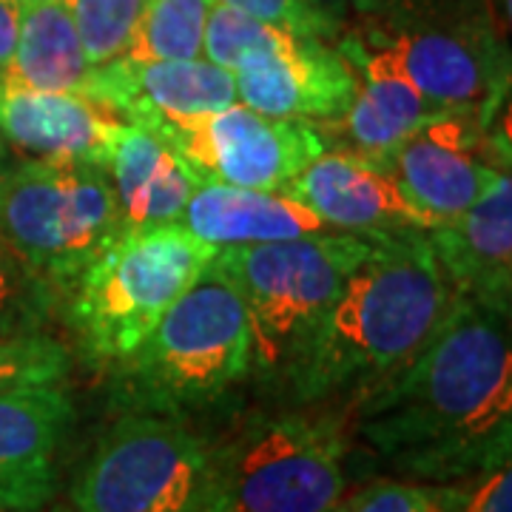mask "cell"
Returning a JSON list of instances; mask_svg holds the SVG:
<instances>
[{"label":"cell","mask_w":512,"mask_h":512,"mask_svg":"<svg viewBox=\"0 0 512 512\" xmlns=\"http://www.w3.org/2000/svg\"><path fill=\"white\" fill-rule=\"evenodd\" d=\"M350 436L387 476L421 484L510 464V313L456 296L430 339L350 402Z\"/></svg>","instance_id":"obj_1"},{"label":"cell","mask_w":512,"mask_h":512,"mask_svg":"<svg viewBox=\"0 0 512 512\" xmlns=\"http://www.w3.org/2000/svg\"><path fill=\"white\" fill-rule=\"evenodd\" d=\"M456 293L427 231H379L333 299L288 387L293 404H350L416 353Z\"/></svg>","instance_id":"obj_2"},{"label":"cell","mask_w":512,"mask_h":512,"mask_svg":"<svg viewBox=\"0 0 512 512\" xmlns=\"http://www.w3.org/2000/svg\"><path fill=\"white\" fill-rule=\"evenodd\" d=\"M254 376L248 313L234 285L211 268L163 313L123 362L109 367L117 413L191 421Z\"/></svg>","instance_id":"obj_3"},{"label":"cell","mask_w":512,"mask_h":512,"mask_svg":"<svg viewBox=\"0 0 512 512\" xmlns=\"http://www.w3.org/2000/svg\"><path fill=\"white\" fill-rule=\"evenodd\" d=\"M376 234L319 231L217 251L208 268L228 279L245 305L259 382L288 393L313 333L350 274L365 262Z\"/></svg>","instance_id":"obj_4"},{"label":"cell","mask_w":512,"mask_h":512,"mask_svg":"<svg viewBox=\"0 0 512 512\" xmlns=\"http://www.w3.org/2000/svg\"><path fill=\"white\" fill-rule=\"evenodd\" d=\"M350 404L254 410L214 436L211 512H333L350 490Z\"/></svg>","instance_id":"obj_5"},{"label":"cell","mask_w":512,"mask_h":512,"mask_svg":"<svg viewBox=\"0 0 512 512\" xmlns=\"http://www.w3.org/2000/svg\"><path fill=\"white\" fill-rule=\"evenodd\" d=\"M217 251L183 225L123 231L60 299L86 362H123L208 271Z\"/></svg>","instance_id":"obj_6"},{"label":"cell","mask_w":512,"mask_h":512,"mask_svg":"<svg viewBox=\"0 0 512 512\" xmlns=\"http://www.w3.org/2000/svg\"><path fill=\"white\" fill-rule=\"evenodd\" d=\"M123 217L100 165L20 160L0 171V237L57 299L120 237Z\"/></svg>","instance_id":"obj_7"},{"label":"cell","mask_w":512,"mask_h":512,"mask_svg":"<svg viewBox=\"0 0 512 512\" xmlns=\"http://www.w3.org/2000/svg\"><path fill=\"white\" fill-rule=\"evenodd\" d=\"M69 504L77 512H211L214 436L185 419L120 413L80 461Z\"/></svg>","instance_id":"obj_8"},{"label":"cell","mask_w":512,"mask_h":512,"mask_svg":"<svg viewBox=\"0 0 512 512\" xmlns=\"http://www.w3.org/2000/svg\"><path fill=\"white\" fill-rule=\"evenodd\" d=\"M365 43L393 57L436 109L478 111L493 120L510 57L484 0H396L384 6Z\"/></svg>","instance_id":"obj_9"},{"label":"cell","mask_w":512,"mask_h":512,"mask_svg":"<svg viewBox=\"0 0 512 512\" xmlns=\"http://www.w3.org/2000/svg\"><path fill=\"white\" fill-rule=\"evenodd\" d=\"M205 183L282 191L328 151V137L305 120H279L234 103L157 131Z\"/></svg>","instance_id":"obj_10"},{"label":"cell","mask_w":512,"mask_h":512,"mask_svg":"<svg viewBox=\"0 0 512 512\" xmlns=\"http://www.w3.org/2000/svg\"><path fill=\"white\" fill-rule=\"evenodd\" d=\"M490 117L478 111H441L407 134L399 146L376 154L404 194L436 222L456 220L510 168V154L487 137Z\"/></svg>","instance_id":"obj_11"},{"label":"cell","mask_w":512,"mask_h":512,"mask_svg":"<svg viewBox=\"0 0 512 512\" xmlns=\"http://www.w3.org/2000/svg\"><path fill=\"white\" fill-rule=\"evenodd\" d=\"M86 94L103 100L128 126L151 134L237 103L234 74L208 60H126L97 66Z\"/></svg>","instance_id":"obj_12"},{"label":"cell","mask_w":512,"mask_h":512,"mask_svg":"<svg viewBox=\"0 0 512 512\" xmlns=\"http://www.w3.org/2000/svg\"><path fill=\"white\" fill-rule=\"evenodd\" d=\"M285 197L311 208L333 231H430L436 222L404 194L376 154L339 148L325 151L282 188Z\"/></svg>","instance_id":"obj_13"},{"label":"cell","mask_w":512,"mask_h":512,"mask_svg":"<svg viewBox=\"0 0 512 512\" xmlns=\"http://www.w3.org/2000/svg\"><path fill=\"white\" fill-rule=\"evenodd\" d=\"M126 126L103 100L80 92H40L0 72V140L29 160L106 168Z\"/></svg>","instance_id":"obj_14"},{"label":"cell","mask_w":512,"mask_h":512,"mask_svg":"<svg viewBox=\"0 0 512 512\" xmlns=\"http://www.w3.org/2000/svg\"><path fill=\"white\" fill-rule=\"evenodd\" d=\"M72 424L66 384L0 393V512H40L52 504Z\"/></svg>","instance_id":"obj_15"},{"label":"cell","mask_w":512,"mask_h":512,"mask_svg":"<svg viewBox=\"0 0 512 512\" xmlns=\"http://www.w3.org/2000/svg\"><path fill=\"white\" fill-rule=\"evenodd\" d=\"M450 291L495 311L512 302V177L504 168L464 214L427 231Z\"/></svg>","instance_id":"obj_16"},{"label":"cell","mask_w":512,"mask_h":512,"mask_svg":"<svg viewBox=\"0 0 512 512\" xmlns=\"http://www.w3.org/2000/svg\"><path fill=\"white\" fill-rule=\"evenodd\" d=\"M237 100L279 120H339L356 94V72L339 49L302 37L291 52L265 57L234 74Z\"/></svg>","instance_id":"obj_17"},{"label":"cell","mask_w":512,"mask_h":512,"mask_svg":"<svg viewBox=\"0 0 512 512\" xmlns=\"http://www.w3.org/2000/svg\"><path fill=\"white\" fill-rule=\"evenodd\" d=\"M339 52L348 57L356 72V94L348 111L339 120H330V126L339 128L348 148L384 154L399 146L421 123L441 114V109L416 92L399 63L384 49L348 37L339 43Z\"/></svg>","instance_id":"obj_18"},{"label":"cell","mask_w":512,"mask_h":512,"mask_svg":"<svg viewBox=\"0 0 512 512\" xmlns=\"http://www.w3.org/2000/svg\"><path fill=\"white\" fill-rule=\"evenodd\" d=\"M103 171L109 174L126 231L180 225L191 194L205 183L168 143L128 123L120 128Z\"/></svg>","instance_id":"obj_19"},{"label":"cell","mask_w":512,"mask_h":512,"mask_svg":"<svg viewBox=\"0 0 512 512\" xmlns=\"http://www.w3.org/2000/svg\"><path fill=\"white\" fill-rule=\"evenodd\" d=\"M180 225L214 248L265 245L333 231L311 208L285 197L282 191L222 183L197 185Z\"/></svg>","instance_id":"obj_20"},{"label":"cell","mask_w":512,"mask_h":512,"mask_svg":"<svg viewBox=\"0 0 512 512\" xmlns=\"http://www.w3.org/2000/svg\"><path fill=\"white\" fill-rule=\"evenodd\" d=\"M6 72L40 92L86 94L94 69L66 0H23L18 46Z\"/></svg>","instance_id":"obj_21"},{"label":"cell","mask_w":512,"mask_h":512,"mask_svg":"<svg viewBox=\"0 0 512 512\" xmlns=\"http://www.w3.org/2000/svg\"><path fill=\"white\" fill-rule=\"evenodd\" d=\"M214 0H146L126 60H200Z\"/></svg>","instance_id":"obj_22"},{"label":"cell","mask_w":512,"mask_h":512,"mask_svg":"<svg viewBox=\"0 0 512 512\" xmlns=\"http://www.w3.org/2000/svg\"><path fill=\"white\" fill-rule=\"evenodd\" d=\"M302 37L288 29H279L274 23L251 18L228 3L214 0L205 37H202V55L208 63L220 66L225 72L237 74L245 66H254L265 57L291 52Z\"/></svg>","instance_id":"obj_23"},{"label":"cell","mask_w":512,"mask_h":512,"mask_svg":"<svg viewBox=\"0 0 512 512\" xmlns=\"http://www.w3.org/2000/svg\"><path fill=\"white\" fill-rule=\"evenodd\" d=\"M57 293L0 237V336L49 333Z\"/></svg>","instance_id":"obj_24"},{"label":"cell","mask_w":512,"mask_h":512,"mask_svg":"<svg viewBox=\"0 0 512 512\" xmlns=\"http://www.w3.org/2000/svg\"><path fill=\"white\" fill-rule=\"evenodd\" d=\"M72 376V353L52 333L0 336V393L63 387Z\"/></svg>","instance_id":"obj_25"},{"label":"cell","mask_w":512,"mask_h":512,"mask_svg":"<svg viewBox=\"0 0 512 512\" xmlns=\"http://www.w3.org/2000/svg\"><path fill=\"white\" fill-rule=\"evenodd\" d=\"M89 66H106L126 55L146 0H66Z\"/></svg>","instance_id":"obj_26"},{"label":"cell","mask_w":512,"mask_h":512,"mask_svg":"<svg viewBox=\"0 0 512 512\" xmlns=\"http://www.w3.org/2000/svg\"><path fill=\"white\" fill-rule=\"evenodd\" d=\"M461 481L421 484L404 478H376L359 490H348L333 512H458Z\"/></svg>","instance_id":"obj_27"},{"label":"cell","mask_w":512,"mask_h":512,"mask_svg":"<svg viewBox=\"0 0 512 512\" xmlns=\"http://www.w3.org/2000/svg\"><path fill=\"white\" fill-rule=\"evenodd\" d=\"M251 18L274 23L279 29H288L299 37H313V40H330L339 37L342 26L325 18L319 9H313L308 0H220Z\"/></svg>","instance_id":"obj_28"},{"label":"cell","mask_w":512,"mask_h":512,"mask_svg":"<svg viewBox=\"0 0 512 512\" xmlns=\"http://www.w3.org/2000/svg\"><path fill=\"white\" fill-rule=\"evenodd\" d=\"M458 512H512V467H495L461 481Z\"/></svg>","instance_id":"obj_29"},{"label":"cell","mask_w":512,"mask_h":512,"mask_svg":"<svg viewBox=\"0 0 512 512\" xmlns=\"http://www.w3.org/2000/svg\"><path fill=\"white\" fill-rule=\"evenodd\" d=\"M23 0H0V72L9 69L18 46Z\"/></svg>","instance_id":"obj_30"},{"label":"cell","mask_w":512,"mask_h":512,"mask_svg":"<svg viewBox=\"0 0 512 512\" xmlns=\"http://www.w3.org/2000/svg\"><path fill=\"white\" fill-rule=\"evenodd\" d=\"M313 9H319L325 18H330L336 26H342L350 15H365L376 0H308Z\"/></svg>","instance_id":"obj_31"},{"label":"cell","mask_w":512,"mask_h":512,"mask_svg":"<svg viewBox=\"0 0 512 512\" xmlns=\"http://www.w3.org/2000/svg\"><path fill=\"white\" fill-rule=\"evenodd\" d=\"M46 512H77V510H74L69 501H60V504H52Z\"/></svg>","instance_id":"obj_32"},{"label":"cell","mask_w":512,"mask_h":512,"mask_svg":"<svg viewBox=\"0 0 512 512\" xmlns=\"http://www.w3.org/2000/svg\"><path fill=\"white\" fill-rule=\"evenodd\" d=\"M9 163V146H6V143H3V140H0V171H3V165Z\"/></svg>","instance_id":"obj_33"}]
</instances>
